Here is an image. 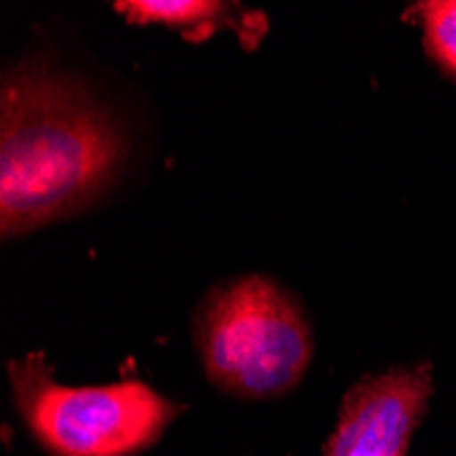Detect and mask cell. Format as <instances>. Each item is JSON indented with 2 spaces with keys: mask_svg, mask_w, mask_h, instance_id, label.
<instances>
[{
  "mask_svg": "<svg viewBox=\"0 0 456 456\" xmlns=\"http://www.w3.org/2000/svg\"><path fill=\"white\" fill-rule=\"evenodd\" d=\"M17 407L53 456H134L151 448L178 407L140 380L69 388L41 353L9 363Z\"/></svg>",
  "mask_w": 456,
  "mask_h": 456,
  "instance_id": "3957f363",
  "label": "cell"
},
{
  "mask_svg": "<svg viewBox=\"0 0 456 456\" xmlns=\"http://www.w3.org/2000/svg\"><path fill=\"white\" fill-rule=\"evenodd\" d=\"M435 391L432 363L363 378L342 402L320 456H407Z\"/></svg>",
  "mask_w": 456,
  "mask_h": 456,
  "instance_id": "277c9868",
  "label": "cell"
},
{
  "mask_svg": "<svg viewBox=\"0 0 456 456\" xmlns=\"http://www.w3.org/2000/svg\"><path fill=\"white\" fill-rule=\"evenodd\" d=\"M424 22V38L429 55L456 77V0H432L416 6Z\"/></svg>",
  "mask_w": 456,
  "mask_h": 456,
  "instance_id": "8992f818",
  "label": "cell"
},
{
  "mask_svg": "<svg viewBox=\"0 0 456 456\" xmlns=\"http://www.w3.org/2000/svg\"><path fill=\"white\" fill-rule=\"evenodd\" d=\"M115 9L137 25H167L189 38H205L230 25L232 6L208 4V0H129Z\"/></svg>",
  "mask_w": 456,
  "mask_h": 456,
  "instance_id": "5b68a950",
  "label": "cell"
},
{
  "mask_svg": "<svg viewBox=\"0 0 456 456\" xmlns=\"http://www.w3.org/2000/svg\"><path fill=\"white\" fill-rule=\"evenodd\" d=\"M194 342L211 383L240 399L293 391L314 350L304 309L265 276L211 289L194 314Z\"/></svg>",
  "mask_w": 456,
  "mask_h": 456,
  "instance_id": "7a4b0ae2",
  "label": "cell"
},
{
  "mask_svg": "<svg viewBox=\"0 0 456 456\" xmlns=\"http://www.w3.org/2000/svg\"><path fill=\"white\" fill-rule=\"evenodd\" d=\"M126 156V132L79 79L20 63L0 91V232L14 238L86 211Z\"/></svg>",
  "mask_w": 456,
  "mask_h": 456,
  "instance_id": "6da1fadb",
  "label": "cell"
}]
</instances>
